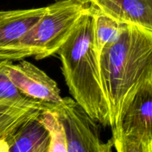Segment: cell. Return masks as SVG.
<instances>
[{
  "mask_svg": "<svg viewBox=\"0 0 152 152\" xmlns=\"http://www.w3.org/2000/svg\"><path fill=\"white\" fill-rule=\"evenodd\" d=\"M99 65L113 140L131 102L141 89L152 84V30L126 24L120 39L103 49Z\"/></svg>",
  "mask_w": 152,
  "mask_h": 152,
  "instance_id": "cell-1",
  "label": "cell"
},
{
  "mask_svg": "<svg viewBox=\"0 0 152 152\" xmlns=\"http://www.w3.org/2000/svg\"><path fill=\"white\" fill-rule=\"evenodd\" d=\"M61 70L73 98L104 126H111L109 105L102 85L99 57L94 42V19L89 11L58 51Z\"/></svg>",
  "mask_w": 152,
  "mask_h": 152,
  "instance_id": "cell-2",
  "label": "cell"
},
{
  "mask_svg": "<svg viewBox=\"0 0 152 152\" xmlns=\"http://www.w3.org/2000/svg\"><path fill=\"white\" fill-rule=\"evenodd\" d=\"M89 4L74 0H58L48 6L39 21L22 37L0 50V60H22L34 56L45 59L57 54L81 18L89 11Z\"/></svg>",
  "mask_w": 152,
  "mask_h": 152,
  "instance_id": "cell-3",
  "label": "cell"
},
{
  "mask_svg": "<svg viewBox=\"0 0 152 152\" xmlns=\"http://www.w3.org/2000/svg\"><path fill=\"white\" fill-rule=\"evenodd\" d=\"M53 111L63 125L67 152H109L112 140L105 142L101 138L98 122L73 98H62L52 105Z\"/></svg>",
  "mask_w": 152,
  "mask_h": 152,
  "instance_id": "cell-4",
  "label": "cell"
},
{
  "mask_svg": "<svg viewBox=\"0 0 152 152\" xmlns=\"http://www.w3.org/2000/svg\"><path fill=\"white\" fill-rule=\"evenodd\" d=\"M112 141L118 152H152V84L141 89L131 102Z\"/></svg>",
  "mask_w": 152,
  "mask_h": 152,
  "instance_id": "cell-5",
  "label": "cell"
},
{
  "mask_svg": "<svg viewBox=\"0 0 152 152\" xmlns=\"http://www.w3.org/2000/svg\"><path fill=\"white\" fill-rule=\"evenodd\" d=\"M4 71L16 88L26 97L45 104L62 99L58 85L45 71L26 60L17 64L6 60Z\"/></svg>",
  "mask_w": 152,
  "mask_h": 152,
  "instance_id": "cell-6",
  "label": "cell"
},
{
  "mask_svg": "<svg viewBox=\"0 0 152 152\" xmlns=\"http://www.w3.org/2000/svg\"><path fill=\"white\" fill-rule=\"evenodd\" d=\"M91 3L121 23L152 30V0H93Z\"/></svg>",
  "mask_w": 152,
  "mask_h": 152,
  "instance_id": "cell-7",
  "label": "cell"
},
{
  "mask_svg": "<svg viewBox=\"0 0 152 152\" xmlns=\"http://www.w3.org/2000/svg\"><path fill=\"white\" fill-rule=\"evenodd\" d=\"M47 10L48 6L0 10V50L23 37L41 19Z\"/></svg>",
  "mask_w": 152,
  "mask_h": 152,
  "instance_id": "cell-8",
  "label": "cell"
},
{
  "mask_svg": "<svg viewBox=\"0 0 152 152\" xmlns=\"http://www.w3.org/2000/svg\"><path fill=\"white\" fill-rule=\"evenodd\" d=\"M41 113L28 119L13 132L7 140L8 152H50V136L40 120Z\"/></svg>",
  "mask_w": 152,
  "mask_h": 152,
  "instance_id": "cell-9",
  "label": "cell"
},
{
  "mask_svg": "<svg viewBox=\"0 0 152 152\" xmlns=\"http://www.w3.org/2000/svg\"><path fill=\"white\" fill-rule=\"evenodd\" d=\"M52 105L31 100L0 105V152H8L7 140L22 123L43 110L50 109Z\"/></svg>",
  "mask_w": 152,
  "mask_h": 152,
  "instance_id": "cell-10",
  "label": "cell"
},
{
  "mask_svg": "<svg viewBox=\"0 0 152 152\" xmlns=\"http://www.w3.org/2000/svg\"><path fill=\"white\" fill-rule=\"evenodd\" d=\"M90 13L94 19V47L99 57L105 47L120 39L126 24L118 22L91 3H90Z\"/></svg>",
  "mask_w": 152,
  "mask_h": 152,
  "instance_id": "cell-11",
  "label": "cell"
},
{
  "mask_svg": "<svg viewBox=\"0 0 152 152\" xmlns=\"http://www.w3.org/2000/svg\"><path fill=\"white\" fill-rule=\"evenodd\" d=\"M39 118L50 134V152H67L65 129L56 114L50 109H45L42 111Z\"/></svg>",
  "mask_w": 152,
  "mask_h": 152,
  "instance_id": "cell-12",
  "label": "cell"
},
{
  "mask_svg": "<svg viewBox=\"0 0 152 152\" xmlns=\"http://www.w3.org/2000/svg\"><path fill=\"white\" fill-rule=\"evenodd\" d=\"M6 60H0V105L25 103L33 99L24 96L4 71Z\"/></svg>",
  "mask_w": 152,
  "mask_h": 152,
  "instance_id": "cell-13",
  "label": "cell"
},
{
  "mask_svg": "<svg viewBox=\"0 0 152 152\" xmlns=\"http://www.w3.org/2000/svg\"><path fill=\"white\" fill-rule=\"evenodd\" d=\"M56 1H58V0H56ZM74 1H77L81 3H85V4H89V3L91 2L93 0H74Z\"/></svg>",
  "mask_w": 152,
  "mask_h": 152,
  "instance_id": "cell-14",
  "label": "cell"
}]
</instances>
